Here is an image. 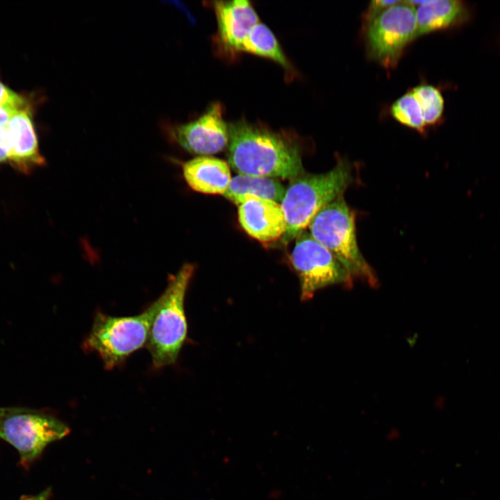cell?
Segmentation results:
<instances>
[{
  "mask_svg": "<svg viewBox=\"0 0 500 500\" xmlns=\"http://www.w3.org/2000/svg\"><path fill=\"white\" fill-rule=\"evenodd\" d=\"M26 108V104L0 103V128L6 126L17 112Z\"/></svg>",
  "mask_w": 500,
  "mask_h": 500,
  "instance_id": "20",
  "label": "cell"
},
{
  "mask_svg": "<svg viewBox=\"0 0 500 500\" xmlns=\"http://www.w3.org/2000/svg\"><path fill=\"white\" fill-rule=\"evenodd\" d=\"M188 185L194 191L208 194H224L232 178L229 165L210 156H197L183 164Z\"/></svg>",
  "mask_w": 500,
  "mask_h": 500,
  "instance_id": "13",
  "label": "cell"
},
{
  "mask_svg": "<svg viewBox=\"0 0 500 500\" xmlns=\"http://www.w3.org/2000/svg\"><path fill=\"white\" fill-rule=\"evenodd\" d=\"M393 118L400 124L424 133L426 125L420 106L411 91L403 94L390 107Z\"/></svg>",
  "mask_w": 500,
  "mask_h": 500,
  "instance_id": "18",
  "label": "cell"
},
{
  "mask_svg": "<svg viewBox=\"0 0 500 500\" xmlns=\"http://www.w3.org/2000/svg\"><path fill=\"white\" fill-rule=\"evenodd\" d=\"M410 91L420 106L426 125L437 124L444 108V98L439 89L432 85L422 83Z\"/></svg>",
  "mask_w": 500,
  "mask_h": 500,
  "instance_id": "17",
  "label": "cell"
},
{
  "mask_svg": "<svg viewBox=\"0 0 500 500\" xmlns=\"http://www.w3.org/2000/svg\"><path fill=\"white\" fill-rule=\"evenodd\" d=\"M10 103L15 104H26L24 97L0 81V103Z\"/></svg>",
  "mask_w": 500,
  "mask_h": 500,
  "instance_id": "21",
  "label": "cell"
},
{
  "mask_svg": "<svg viewBox=\"0 0 500 500\" xmlns=\"http://www.w3.org/2000/svg\"><path fill=\"white\" fill-rule=\"evenodd\" d=\"M219 102L211 103L196 119L168 127L170 138L185 151L199 156H211L227 148L228 124Z\"/></svg>",
  "mask_w": 500,
  "mask_h": 500,
  "instance_id": "9",
  "label": "cell"
},
{
  "mask_svg": "<svg viewBox=\"0 0 500 500\" xmlns=\"http://www.w3.org/2000/svg\"><path fill=\"white\" fill-rule=\"evenodd\" d=\"M212 3L217 26L213 39L217 53L232 60L241 53L244 39L260 22L258 15L247 0L215 1Z\"/></svg>",
  "mask_w": 500,
  "mask_h": 500,
  "instance_id": "10",
  "label": "cell"
},
{
  "mask_svg": "<svg viewBox=\"0 0 500 500\" xmlns=\"http://www.w3.org/2000/svg\"><path fill=\"white\" fill-rule=\"evenodd\" d=\"M416 34L415 8L401 1L366 24L368 56L384 67L393 68Z\"/></svg>",
  "mask_w": 500,
  "mask_h": 500,
  "instance_id": "6",
  "label": "cell"
},
{
  "mask_svg": "<svg viewBox=\"0 0 500 500\" xmlns=\"http://www.w3.org/2000/svg\"><path fill=\"white\" fill-rule=\"evenodd\" d=\"M417 38L445 29L466 16L465 6L457 0H425L415 8Z\"/></svg>",
  "mask_w": 500,
  "mask_h": 500,
  "instance_id": "14",
  "label": "cell"
},
{
  "mask_svg": "<svg viewBox=\"0 0 500 500\" xmlns=\"http://www.w3.org/2000/svg\"><path fill=\"white\" fill-rule=\"evenodd\" d=\"M195 270L192 263H185L159 297L160 306L152 322L147 342L153 367L161 368L174 364L188 333L185 297Z\"/></svg>",
  "mask_w": 500,
  "mask_h": 500,
  "instance_id": "3",
  "label": "cell"
},
{
  "mask_svg": "<svg viewBox=\"0 0 500 500\" xmlns=\"http://www.w3.org/2000/svg\"><path fill=\"white\" fill-rule=\"evenodd\" d=\"M69 432V428L60 421L30 409L0 418V438L18 451L24 467L48 444L62 438Z\"/></svg>",
  "mask_w": 500,
  "mask_h": 500,
  "instance_id": "8",
  "label": "cell"
},
{
  "mask_svg": "<svg viewBox=\"0 0 500 500\" xmlns=\"http://www.w3.org/2000/svg\"><path fill=\"white\" fill-rule=\"evenodd\" d=\"M238 220L244 231L262 243L282 238L286 220L280 203L256 197H246L238 206Z\"/></svg>",
  "mask_w": 500,
  "mask_h": 500,
  "instance_id": "11",
  "label": "cell"
},
{
  "mask_svg": "<svg viewBox=\"0 0 500 500\" xmlns=\"http://www.w3.org/2000/svg\"><path fill=\"white\" fill-rule=\"evenodd\" d=\"M400 1L397 0H376L371 1L364 16L365 23H368L384 10Z\"/></svg>",
  "mask_w": 500,
  "mask_h": 500,
  "instance_id": "19",
  "label": "cell"
},
{
  "mask_svg": "<svg viewBox=\"0 0 500 500\" xmlns=\"http://www.w3.org/2000/svg\"><path fill=\"white\" fill-rule=\"evenodd\" d=\"M228 164L238 174L294 179L304 174L298 144L288 133L244 119L228 124Z\"/></svg>",
  "mask_w": 500,
  "mask_h": 500,
  "instance_id": "1",
  "label": "cell"
},
{
  "mask_svg": "<svg viewBox=\"0 0 500 500\" xmlns=\"http://www.w3.org/2000/svg\"><path fill=\"white\" fill-rule=\"evenodd\" d=\"M49 496V490L42 492V493L35 496H24L21 500H48Z\"/></svg>",
  "mask_w": 500,
  "mask_h": 500,
  "instance_id": "24",
  "label": "cell"
},
{
  "mask_svg": "<svg viewBox=\"0 0 500 500\" xmlns=\"http://www.w3.org/2000/svg\"><path fill=\"white\" fill-rule=\"evenodd\" d=\"M309 233L327 249L353 278L376 287L378 279L357 242L355 216L344 195L324 206L308 225Z\"/></svg>",
  "mask_w": 500,
  "mask_h": 500,
  "instance_id": "4",
  "label": "cell"
},
{
  "mask_svg": "<svg viewBox=\"0 0 500 500\" xmlns=\"http://www.w3.org/2000/svg\"><path fill=\"white\" fill-rule=\"evenodd\" d=\"M28 408H17V407H1L0 408V418L8 416L11 414L27 410Z\"/></svg>",
  "mask_w": 500,
  "mask_h": 500,
  "instance_id": "23",
  "label": "cell"
},
{
  "mask_svg": "<svg viewBox=\"0 0 500 500\" xmlns=\"http://www.w3.org/2000/svg\"><path fill=\"white\" fill-rule=\"evenodd\" d=\"M9 147L6 126L0 128V163L8 160Z\"/></svg>",
  "mask_w": 500,
  "mask_h": 500,
  "instance_id": "22",
  "label": "cell"
},
{
  "mask_svg": "<svg viewBox=\"0 0 500 500\" xmlns=\"http://www.w3.org/2000/svg\"><path fill=\"white\" fill-rule=\"evenodd\" d=\"M285 190V188L277 178L238 174L232 177L223 195L237 206L248 196L269 199L281 203Z\"/></svg>",
  "mask_w": 500,
  "mask_h": 500,
  "instance_id": "15",
  "label": "cell"
},
{
  "mask_svg": "<svg viewBox=\"0 0 500 500\" xmlns=\"http://www.w3.org/2000/svg\"><path fill=\"white\" fill-rule=\"evenodd\" d=\"M8 147V161L19 170L28 172L42 165L41 155L32 117L26 108L17 112L6 125Z\"/></svg>",
  "mask_w": 500,
  "mask_h": 500,
  "instance_id": "12",
  "label": "cell"
},
{
  "mask_svg": "<svg viewBox=\"0 0 500 500\" xmlns=\"http://www.w3.org/2000/svg\"><path fill=\"white\" fill-rule=\"evenodd\" d=\"M291 262L299 280L301 301L331 285H352L353 278L344 266L309 232L304 231L296 238Z\"/></svg>",
  "mask_w": 500,
  "mask_h": 500,
  "instance_id": "7",
  "label": "cell"
},
{
  "mask_svg": "<svg viewBox=\"0 0 500 500\" xmlns=\"http://www.w3.org/2000/svg\"><path fill=\"white\" fill-rule=\"evenodd\" d=\"M241 52L249 53L275 62L286 72L290 78L294 76L296 74L273 32L261 22L256 25L244 39L241 47Z\"/></svg>",
  "mask_w": 500,
  "mask_h": 500,
  "instance_id": "16",
  "label": "cell"
},
{
  "mask_svg": "<svg viewBox=\"0 0 500 500\" xmlns=\"http://www.w3.org/2000/svg\"><path fill=\"white\" fill-rule=\"evenodd\" d=\"M353 181L352 166L342 158L325 173L303 174L292 179L281 203L286 220L283 242L287 244L296 239L315 215L327 204L342 196Z\"/></svg>",
  "mask_w": 500,
  "mask_h": 500,
  "instance_id": "2",
  "label": "cell"
},
{
  "mask_svg": "<svg viewBox=\"0 0 500 500\" xmlns=\"http://www.w3.org/2000/svg\"><path fill=\"white\" fill-rule=\"evenodd\" d=\"M159 306L158 298L135 316L113 317L97 312L84 342L85 349L96 352L106 369H113L147 344Z\"/></svg>",
  "mask_w": 500,
  "mask_h": 500,
  "instance_id": "5",
  "label": "cell"
}]
</instances>
